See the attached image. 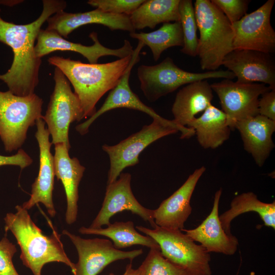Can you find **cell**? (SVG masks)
Instances as JSON below:
<instances>
[{"label": "cell", "mask_w": 275, "mask_h": 275, "mask_svg": "<svg viewBox=\"0 0 275 275\" xmlns=\"http://www.w3.org/2000/svg\"><path fill=\"white\" fill-rule=\"evenodd\" d=\"M43 100L35 93L26 96L0 91V137L6 151L19 149L28 129L43 117Z\"/></svg>", "instance_id": "cell-5"}, {"label": "cell", "mask_w": 275, "mask_h": 275, "mask_svg": "<svg viewBox=\"0 0 275 275\" xmlns=\"http://www.w3.org/2000/svg\"><path fill=\"white\" fill-rule=\"evenodd\" d=\"M42 4L39 17L28 24L8 22L0 15V42L9 46L13 53L11 66L7 72L0 74V80L7 85L9 91L17 96L35 93L42 62L41 59L35 54V42L43 24L67 6L66 2L63 0H43Z\"/></svg>", "instance_id": "cell-1"}, {"label": "cell", "mask_w": 275, "mask_h": 275, "mask_svg": "<svg viewBox=\"0 0 275 275\" xmlns=\"http://www.w3.org/2000/svg\"><path fill=\"white\" fill-rule=\"evenodd\" d=\"M179 9L183 37V45L180 51L189 56H197L198 26L193 1L180 0Z\"/></svg>", "instance_id": "cell-29"}, {"label": "cell", "mask_w": 275, "mask_h": 275, "mask_svg": "<svg viewBox=\"0 0 275 275\" xmlns=\"http://www.w3.org/2000/svg\"><path fill=\"white\" fill-rule=\"evenodd\" d=\"M54 146V175L58 180L61 181L66 194V222L68 225H72L77 219L78 186L85 168L77 158L69 156L68 151L70 148L66 144H58Z\"/></svg>", "instance_id": "cell-21"}, {"label": "cell", "mask_w": 275, "mask_h": 275, "mask_svg": "<svg viewBox=\"0 0 275 275\" xmlns=\"http://www.w3.org/2000/svg\"><path fill=\"white\" fill-rule=\"evenodd\" d=\"M46 29L56 31L64 38L75 29L89 24H102L111 31L122 30L134 33L129 16L104 12L99 9L83 13H68L61 10L49 17Z\"/></svg>", "instance_id": "cell-19"}, {"label": "cell", "mask_w": 275, "mask_h": 275, "mask_svg": "<svg viewBox=\"0 0 275 275\" xmlns=\"http://www.w3.org/2000/svg\"><path fill=\"white\" fill-rule=\"evenodd\" d=\"M144 44L139 41L136 48L133 50L129 64L121 78L118 85L111 90L104 102L100 108L87 121L76 126V131L81 135L86 134L93 122L99 116L106 112L118 108H126L143 112L153 119L158 120L167 125L177 129L181 133V139H188L195 134L194 130L188 127H182L177 125L174 121L166 119L159 115L151 107L145 104L131 90L129 84V77L133 66L140 60V53Z\"/></svg>", "instance_id": "cell-9"}, {"label": "cell", "mask_w": 275, "mask_h": 275, "mask_svg": "<svg viewBox=\"0 0 275 275\" xmlns=\"http://www.w3.org/2000/svg\"><path fill=\"white\" fill-rule=\"evenodd\" d=\"M213 92L207 79L189 83L180 89L172 107L173 120L180 127H188L197 114L212 104Z\"/></svg>", "instance_id": "cell-23"}, {"label": "cell", "mask_w": 275, "mask_h": 275, "mask_svg": "<svg viewBox=\"0 0 275 275\" xmlns=\"http://www.w3.org/2000/svg\"><path fill=\"white\" fill-rule=\"evenodd\" d=\"M94 43L86 46L78 43L70 42L56 31L41 29L37 38L35 52L37 58L42 57L54 51H70L80 53L89 63H98V59L103 56H115L122 59L132 54L133 47L130 42L124 40L123 45L117 49L107 48L101 44L97 33L93 32L89 35Z\"/></svg>", "instance_id": "cell-15"}, {"label": "cell", "mask_w": 275, "mask_h": 275, "mask_svg": "<svg viewBox=\"0 0 275 275\" xmlns=\"http://www.w3.org/2000/svg\"><path fill=\"white\" fill-rule=\"evenodd\" d=\"M274 0H268L255 11L232 24L234 49H250L272 54L275 32L270 23Z\"/></svg>", "instance_id": "cell-13"}, {"label": "cell", "mask_w": 275, "mask_h": 275, "mask_svg": "<svg viewBox=\"0 0 275 275\" xmlns=\"http://www.w3.org/2000/svg\"><path fill=\"white\" fill-rule=\"evenodd\" d=\"M178 132L174 127L153 119L151 124L144 125L139 131L118 144L103 145L102 148L108 154L110 161L107 184L116 181L125 168L138 164L139 155L147 146L160 138Z\"/></svg>", "instance_id": "cell-10"}, {"label": "cell", "mask_w": 275, "mask_h": 275, "mask_svg": "<svg viewBox=\"0 0 275 275\" xmlns=\"http://www.w3.org/2000/svg\"><path fill=\"white\" fill-rule=\"evenodd\" d=\"M234 129L239 132L244 150L262 167L274 147L275 121L259 114L237 122Z\"/></svg>", "instance_id": "cell-22"}, {"label": "cell", "mask_w": 275, "mask_h": 275, "mask_svg": "<svg viewBox=\"0 0 275 275\" xmlns=\"http://www.w3.org/2000/svg\"><path fill=\"white\" fill-rule=\"evenodd\" d=\"M145 0H89L87 3L104 12L129 16Z\"/></svg>", "instance_id": "cell-31"}, {"label": "cell", "mask_w": 275, "mask_h": 275, "mask_svg": "<svg viewBox=\"0 0 275 275\" xmlns=\"http://www.w3.org/2000/svg\"><path fill=\"white\" fill-rule=\"evenodd\" d=\"M132 55L101 64L84 63L59 56L49 57V64L58 68L72 85L84 113V119L96 112V104L119 83L131 61Z\"/></svg>", "instance_id": "cell-2"}, {"label": "cell", "mask_w": 275, "mask_h": 275, "mask_svg": "<svg viewBox=\"0 0 275 275\" xmlns=\"http://www.w3.org/2000/svg\"><path fill=\"white\" fill-rule=\"evenodd\" d=\"M16 212L7 213L4 217L5 231H10L16 239L23 264L34 275H41L47 263L57 262L69 266L75 275V264L68 258L61 240V235L55 230L49 235L42 231L32 220L28 210L22 206H15Z\"/></svg>", "instance_id": "cell-3"}, {"label": "cell", "mask_w": 275, "mask_h": 275, "mask_svg": "<svg viewBox=\"0 0 275 275\" xmlns=\"http://www.w3.org/2000/svg\"><path fill=\"white\" fill-rule=\"evenodd\" d=\"M32 162L31 157L22 149H20L16 154L12 156L0 155V166L13 165L19 166L23 169L30 166Z\"/></svg>", "instance_id": "cell-35"}, {"label": "cell", "mask_w": 275, "mask_h": 275, "mask_svg": "<svg viewBox=\"0 0 275 275\" xmlns=\"http://www.w3.org/2000/svg\"><path fill=\"white\" fill-rule=\"evenodd\" d=\"M194 6L200 33L198 56L201 68L216 71L234 50L232 24L210 0H196Z\"/></svg>", "instance_id": "cell-4"}, {"label": "cell", "mask_w": 275, "mask_h": 275, "mask_svg": "<svg viewBox=\"0 0 275 275\" xmlns=\"http://www.w3.org/2000/svg\"><path fill=\"white\" fill-rule=\"evenodd\" d=\"M247 212H255L264 225L275 229V202L268 203L260 201L254 193L249 191L236 196L230 203V208L219 215L223 228L231 235V224L234 218Z\"/></svg>", "instance_id": "cell-26"}, {"label": "cell", "mask_w": 275, "mask_h": 275, "mask_svg": "<svg viewBox=\"0 0 275 275\" xmlns=\"http://www.w3.org/2000/svg\"><path fill=\"white\" fill-rule=\"evenodd\" d=\"M106 226L105 228L81 227L78 232L84 235H97L108 237L112 241L114 246L118 250L135 245L160 249L158 244L154 239L138 232L133 222L131 221L116 222Z\"/></svg>", "instance_id": "cell-27"}, {"label": "cell", "mask_w": 275, "mask_h": 275, "mask_svg": "<svg viewBox=\"0 0 275 275\" xmlns=\"http://www.w3.org/2000/svg\"><path fill=\"white\" fill-rule=\"evenodd\" d=\"M232 24L239 20L246 14L251 1L211 0Z\"/></svg>", "instance_id": "cell-32"}, {"label": "cell", "mask_w": 275, "mask_h": 275, "mask_svg": "<svg viewBox=\"0 0 275 275\" xmlns=\"http://www.w3.org/2000/svg\"><path fill=\"white\" fill-rule=\"evenodd\" d=\"M259 114L275 121V90L261 95L258 101Z\"/></svg>", "instance_id": "cell-34"}, {"label": "cell", "mask_w": 275, "mask_h": 275, "mask_svg": "<svg viewBox=\"0 0 275 275\" xmlns=\"http://www.w3.org/2000/svg\"><path fill=\"white\" fill-rule=\"evenodd\" d=\"M143 263L144 275H188L182 268L164 258L160 249H150Z\"/></svg>", "instance_id": "cell-30"}, {"label": "cell", "mask_w": 275, "mask_h": 275, "mask_svg": "<svg viewBox=\"0 0 275 275\" xmlns=\"http://www.w3.org/2000/svg\"><path fill=\"white\" fill-rule=\"evenodd\" d=\"M145 265L143 263L136 269L132 267V262L128 264L126 267L125 271L122 275H144ZM109 275H116L114 273H110Z\"/></svg>", "instance_id": "cell-36"}, {"label": "cell", "mask_w": 275, "mask_h": 275, "mask_svg": "<svg viewBox=\"0 0 275 275\" xmlns=\"http://www.w3.org/2000/svg\"><path fill=\"white\" fill-rule=\"evenodd\" d=\"M222 65L234 74L237 82H259L275 90V62L270 53L234 49L224 58Z\"/></svg>", "instance_id": "cell-17"}, {"label": "cell", "mask_w": 275, "mask_h": 275, "mask_svg": "<svg viewBox=\"0 0 275 275\" xmlns=\"http://www.w3.org/2000/svg\"><path fill=\"white\" fill-rule=\"evenodd\" d=\"M75 246L78 256L75 275H97L112 262L126 259L131 261L143 253L142 249L123 251L106 239H85L67 230L62 231Z\"/></svg>", "instance_id": "cell-12"}, {"label": "cell", "mask_w": 275, "mask_h": 275, "mask_svg": "<svg viewBox=\"0 0 275 275\" xmlns=\"http://www.w3.org/2000/svg\"><path fill=\"white\" fill-rule=\"evenodd\" d=\"M210 85L219 99L231 129H234L237 122L259 115V97L271 90L262 83H242L230 79Z\"/></svg>", "instance_id": "cell-11"}, {"label": "cell", "mask_w": 275, "mask_h": 275, "mask_svg": "<svg viewBox=\"0 0 275 275\" xmlns=\"http://www.w3.org/2000/svg\"><path fill=\"white\" fill-rule=\"evenodd\" d=\"M194 129L198 143L204 149H215L230 137L231 129L222 110L210 105L202 115L195 118L188 126Z\"/></svg>", "instance_id": "cell-24"}, {"label": "cell", "mask_w": 275, "mask_h": 275, "mask_svg": "<svg viewBox=\"0 0 275 275\" xmlns=\"http://www.w3.org/2000/svg\"><path fill=\"white\" fill-rule=\"evenodd\" d=\"M16 252V245L4 236L0 240V275H19L12 261Z\"/></svg>", "instance_id": "cell-33"}, {"label": "cell", "mask_w": 275, "mask_h": 275, "mask_svg": "<svg viewBox=\"0 0 275 275\" xmlns=\"http://www.w3.org/2000/svg\"><path fill=\"white\" fill-rule=\"evenodd\" d=\"M205 171L204 166L196 169L180 188L153 210V217L157 226L169 229H184V223L192 211L191 197Z\"/></svg>", "instance_id": "cell-18"}, {"label": "cell", "mask_w": 275, "mask_h": 275, "mask_svg": "<svg viewBox=\"0 0 275 275\" xmlns=\"http://www.w3.org/2000/svg\"><path fill=\"white\" fill-rule=\"evenodd\" d=\"M53 79L54 89L42 119L47 125L52 144L64 143L70 148L69 126L74 121L84 119V113L77 96L71 90L70 83L57 67H54Z\"/></svg>", "instance_id": "cell-8"}, {"label": "cell", "mask_w": 275, "mask_h": 275, "mask_svg": "<svg viewBox=\"0 0 275 275\" xmlns=\"http://www.w3.org/2000/svg\"><path fill=\"white\" fill-rule=\"evenodd\" d=\"M42 119L36 121L37 130L35 137L39 148V171L38 175L32 185L31 194L28 201L22 207L29 210L39 203L43 204L51 216L56 214L52 200L54 169L53 156L50 152L52 143L49 140V132L45 127Z\"/></svg>", "instance_id": "cell-16"}, {"label": "cell", "mask_w": 275, "mask_h": 275, "mask_svg": "<svg viewBox=\"0 0 275 275\" xmlns=\"http://www.w3.org/2000/svg\"><path fill=\"white\" fill-rule=\"evenodd\" d=\"M140 88L149 101L154 102L176 91L184 85L209 78L232 79L234 74L228 70L195 73L177 66L170 57L159 64L141 65L137 69Z\"/></svg>", "instance_id": "cell-6"}, {"label": "cell", "mask_w": 275, "mask_h": 275, "mask_svg": "<svg viewBox=\"0 0 275 275\" xmlns=\"http://www.w3.org/2000/svg\"><path fill=\"white\" fill-rule=\"evenodd\" d=\"M136 229L154 239L163 256L184 269L188 275H211L208 253L180 230L157 226L153 229L136 226Z\"/></svg>", "instance_id": "cell-7"}, {"label": "cell", "mask_w": 275, "mask_h": 275, "mask_svg": "<svg viewBox=\"0 0 275 275\" xmlns=\"http://www.w3.org/2000/svg\"><path fill=\"white\" fill-rule=\"evenodd\" d=\"M222 193L220 188L215 194L213 204L210 214L197 228L182 229L194 241L200 243L208 253L232 255L238 245L237 238L226 233L219 218L218 207Z\"/></svg>", "instance_id": "cell-20"}, {"label": "cell", "mask_w": 275, "mask_h": 275, "mask_svg": "<svg viewBox=\"0 0 275 275\" xmlns=\"http://www.w3.org/2000/svg\"><path fill=\"white\" fill-rule=\"evenodd\" d=\"M179 3L180 0H145L129 15L131 23L136 30L180 21Z\"/></svg>", "instance_id": "cell-25"}, {"label": "cell", "mask_w": 275, "mask_h": 275, "mask_svg": "<svg viewBox=\"0 0 275 275\" xmlns=\"http://www.w3.org/2000/svg\"><path fill=\"white\" fill-rule=\"evenodd\" d=\"M129 36L142 42L151 49L153 60L157 61L168 48L183 46V37L180 21L163 23L158 30L150 33H131Z\"/></svg>", "instance_id": "cell-28"}, {"label": "cell", "mask_w": 275, "mask_h": 275, "mask_svg": "<svg viewBox=\"0 0 275 275\" xmlns=\"http://www.w3.org/2000/svg\"><path fill=\"white\" fill-rule=\"evenodd\" d=\"M131 175L121 173L114 182L107 184L102 207L90 228H100L111 223V218L125 210L141 217L154 228L157 225L153 217V210L142 206L132 193L131 187Z\"/></svg>", "instance_id": "cell-14"}]
</instances>
